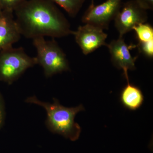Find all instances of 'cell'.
Masks as SVG:
<instances>
[{
	"instance_id": "obj_1",
	"label": "cell",
	"mask_w": 153,
	"mask_h": 153,
	"mask_svg": "<svg viewBox=\"0 0 153 153\" xmlns=\"http://www.w3.org/2000/svg\"><path fill=\"white\" fill-rule=\"evenodd\" d=\"M14 13L19 32L25 38H60L72 34L69 22L49 0H27Z\"/></svg>"
},
{
	"instance_id": "obj_2",
	"label": "cell",
	"mask_w": 153,
	"mask_h": 153,
	"mask_svg": "<svg viewBox=\"0 0 153 153\" xmlns=\"http://www.w3.org/2000/svg\"><path fill=\"white\" fill-rule=\"evenodd\" d=\"M25 101L40 105L46 110V126L52 132L59 134L71 141L79 138L81 127L74 121V118L77 113L84 110L82 105L75 107H66L61 105L56 98H53V102L51 103L41 101L36 96L28 97Z\"/></svg>"
},
{
	"instance_id": "obj_3",
	"label": "cell",
	"mask_w": 153,
	"mask_h": 153,
	"mask_svg": "<svg viewBox=\"0 0 153 153\" xmlns=\"http://www.w3.org/2000/svg\"><path fill=\"white\" fill-rule=\"evenodd\" d=\"M33 44L37 50V63L43 67L46 76L69 70L66 54L54 39L47 41L44 37L34 38Z\"/></svg>"
},
{
	"instance_id": "obj_4",
	"label": "cell",
	"mask_w": 153,
	"mask_h": 153,
	"mask_svg": "<svg viewBox=\"0 0 153 153\" xmlns=\"http://www.w3.org/2000/svg\"><path fill=\"white\" fill-rule=\"evenodd\" d=\"M38 64L22 47H13L0 51V80L11 85L29 68Z\"/></svg>"
},
{
	"instance_id": "obj_5",
	"label": "cell",
	"mask_w": 153,
	"mask_h": 153,
	"mask_svg": "<svg viewBox=\"0 0 153 153\" xmlns=\"http://www.w3.org/2000/svg\"><path fill=\"white\" fill-rule=\"evenodd\" d=\"M148 20L146 10L142 7L136 0H131L121 6L115 17V27L123 37L126 33L132 31L134 27L146 23Z\"/></svg>"
},
{
	"instance_id": "obj_6",
	"label": "cell",
	"mask_w": 153,
	"mask_h": 153,
	"mask_svg": "<svg viewBox=\"0 0 153 153\" xmlns=\"http://www.w3.org/2000/svg\"><path fill=\"white\" fill-rule=\"evenodd\" d=\"M122 1V0H106L96 6L91 2L82 17V22L107 30L120 10Z\"/></svg>"
},
{
	"instance_id": "obj_7",
	"label": "cell",
	"mask_w": 153,
	"mask_h": 153,
	"mask_svg": "<svg viewBox=\"0 0 153 153\" xmlns=\"http://www.w3.org/2000/svg\"><path fill=\"white\" fill-rule=\"evenodd\" d=\"M75 41L82 50L87 55L102 46H106L105 40L108 35L103 30L93 25L85 24L79 26L76 31H72Z\"/></svg>"
},
{
	"instance_id": "obj_8",
	"label": "cell",
	"mask_w": 153,
	"mask_h": 153,
	"mask_svg": "<svg viewBox=\"0 0 153 153\" xmlns=\"http://www.w3.org/2000/svg\"><path fill=\"white\" fill-rule=\"evenodd\" d=\"M113 65L118 69H122L126 79L128 78V71L135 69V62L137 57H133L130 50L136 46H128L126 44L123 37H119L117 40H113L107 44Z\"/></svg>"
},
{
	"instance_id": "obj_9",
	"label": "cell",
	"mask_w": 153,
	"mask_h": 153,
	"mask_svg": "<svg viewBox=\"0 0 153 153\" xmlns=\"http://www.w3.org/2000/svg\"><path fill=\"white\" fill-rule=\"evenodd\" d=\"M13 13L12 11H3L0 16V51L13 47L22 36Z\"/></svg>"
},
{
	"instance_id": "obj_10",
	"label": "cell",
	"mask_w": 153,
	"mask_h": 153,
	"mask_svg": "<svg viewBox=\"0 0 153 153\" xmlns=\"http://www.w3.org/2000/svg\"><path fill=\"white\" fill-rule=\"evenodd\" d=\"M127 84L122 91L120 101L126 108L130 110L135 111L143 105L144 96L139 88L130 84L129 79H127Z\"/></svg>"
},
{
	"instance_id": "obj_11",
	"label": "cell",
	"mask_w": 153,
	"mask_h": 153,
	"mask_svg": "<svg viewBox=\"0 0 153 153\" xmlns=\"http://www.w3.org/2000/svg\"><path fill=\"white\" fill-rule=\"evenodd\" d=\"M63 8L71 17L76 16L84 3V0H49Z\"/></svg>"
},
{
	"instance_id": "obj_12",
	"label": "cell",
	"mask_w": 153,
	"mask_h": 153,
	"mask_svg": "<svg viewBox=\"0 0 153 153\" xmlns=\"http://www.w3.org/2000/svg\"><path fill=\"white\" fill-rule=\"evenodd\" d=\"M139 42H144L153 40V28L147 23H142L134 27Z\"/></svg>"
},
{
	"instance_id": "obj_13",
	"label": "cell",
	"mask_w": 153,
	"mask_h": 153,
	"mask_svg": "<svg viewBox=\"0 0 153 153\" xmlns=\"http://www.w3.org/2000/svg\"><path fill=\"white\" fill-rule=\"evenodd\" d=\"M27 0H0V7L2 11H12L15 10Z\"/></svg>"
},
{
	"instance_id": "obj_14",
	"label": "cell",
	"mask_w": 153,
	"mask_h": 153,
	"mask_svg": "<svg viewBox=\"0 0 153 153\" xmlns=\"http://www.w3.org/2000/svg\"><path fill=\"white\" fill-rule=\"evenodd\" d=\"M139 51L145 56L149 58L153 57V40L147 42H139L136 46Z\"/></svg>"
},
{
	"instance_id": "obj_15",
	"label": "cell",
	"mask_w": 153,
	"mask_h": 153,
	"mask_svg": "<svg viewBox=\"0 0 153 153\" xmlns=\"http://www.w3.org/2000/svg\"><path fill=\"white\" fill-rule=\"evenodd\" d=\"M5 117V108L4 100L0 94V128L2 126L4 122Z\"/></svg>"
},
{
	"instance_id": "obj_16",
	"label": "cell",
	"mask_w": 153,
	"mask_h": 153,
	"mask_svg": "<svg viewBox=\"0 0 153 153\" xmlns=\"http://www.w3.org/2000/svg\"><path fill=\"white\" fill-rule=\"evenodd\" d=\"M140 5L146 10H153V0H136Z\"/></svg>"
},
{
	"instance_id": "obj_17",
	"label": "cell",
	"mask_w": 153,
	"mask_h": 153,
	"mask_svg": "<svg viewBox=\"0 0 153 153\" xmlns=\"http://www.w3.org/2000/svg\"><path fill=\"white\" fill-rule=\"evenodd\" d=\"M2 10L1 9V7H0V16L1 15L2 13Z\"/></svg>"
},
{
	"instance_id": "obj_18",
	"label": "cell",
	"mask_w": 153,
	"mask_h": 153,
	"mask_svg": "<svg viewBox=\"0 0 153 153\" xmlns=\"http://www.w3.org/2000/svg\"><path fill=\"white\" fill-rule=\"evenodd\" d=\"M92 2H94V0H92Z\"/></svg>"
}]
</instances>
